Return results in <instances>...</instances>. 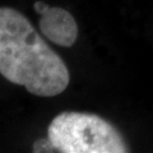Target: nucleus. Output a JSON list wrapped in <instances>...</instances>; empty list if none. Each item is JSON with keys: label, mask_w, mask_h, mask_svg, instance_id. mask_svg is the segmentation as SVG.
<instances>
[{"label": "nucleus", "mask_w": 153, "mask_h": 153, "mask_svg": "<svg viewBox=\"0 0 153 153\" xmlns=\"http://www.w3.org/2000/svg\"><path fill=\"white\" fill-rule=\"evenodd\" d=\"M0 74L31 94L54 97L69 85L63 59L21 12L0 7Z\"/></svg>", "instance_id": "f257e3e1"}, {"label": "nucleus", "mask_w": 153, "mask_h": 153, "mask_svg": "<svg viewBox=\"0 0 153 153\" xmlns=\"http://www.w3.org/2000/svg\"><path fill=\"white\" fill-rule=\"evenodd\" d=\"M47 137L61 153L129 152L121 133L98 115L64 111L52 119Z\"/></svg>", "instance_id": "f03ea898"}, {"label": "nucleus", "mask_w": 153, "mask_h": 153, "mask_svg": "<svg viewBox=\"0 0 153 153\" xmlns=\"http://www.w3.org/2000/svg\"><path fill=\"white\" fill-rule=\"evenodd\" d=\"M32 151L35 153H50V152H57L55 146L52 144V142L50 140V138H40L33 143Z\"/></svg>", "instance_id": "20e7f679"}, {"label": "nucleus", "mask_w": 153, "mask_h": 153, "mask_svg": "<svg viewBox=\"0 0 153 153\" xmlns=\"http://www.w3.org/2000/svg\"><path fill=\"white\" fill-rule=\"evenodd\" d=\"M41 33L52 44L70 47L78 37V26L74 17L59 7H50L38 21Z\"/></svg>", "instance_id": "7ed1b4c3"}, {"label": "nucleus", "mask_w": 153, "mask_h": 153, "mask_svg": "<svg viewBox=\"0 0 153 153\" xmlns=\"http://www.w3.org/2000/svg\"><path fill=\"white\" fill-rule=\"evenodd\" d=\"M49 8H50V7L47 5L46 3L40 1V0H38V1H36L35 4H33V9H35V12H36L37 14H40V16H42V14H44V13H45Z\"/></svg>", "instance_id": "39448f33"}]
</instances>
